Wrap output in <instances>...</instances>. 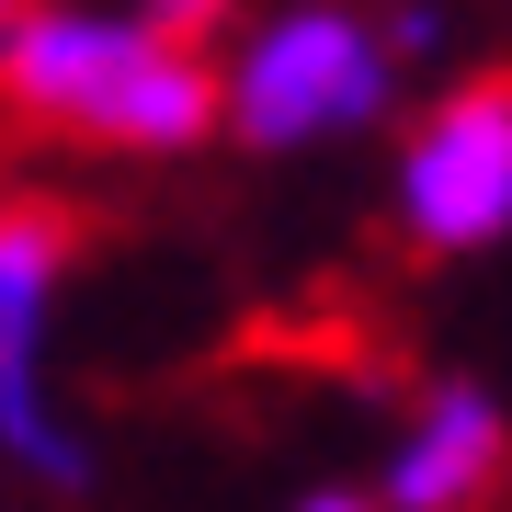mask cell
<instances>
[{
	"label": "cell",
	"mask_w": 512,
	"mask_h": 512,
	"mask_svg": "<svg viewBox=\"0 0 512 512\" xmlns=\"http://www.w3.org/2000/svg\"><path fill=\"white\" fill-rule=\"evenodd\" d=\"M228 103H239V137H262V148L342 137V126H365V114L387 103V46L353 12H285V23L251 35Z\"/></svg>",
	"instance_id": "cell-1"
},
{
	"label": "cell",
	"mask_w": 512,
	"mask_h": 512,
	"mask_svg": "<svg viewBox=\"0 0 512 512\" xmlns=\"http://www.w3.org/2000/svg\"><path fill=\"white\" fill-rule=\"evenodd\" d=\"M490 478H501V410H490V387H433L421 433L399 444V467H387L399 512H478Z\"/></svg>",
	"instance_id": "cell-4"
},
{
	"label": "cell",
	"mask_w": 512,
	"mask_h": 512,
	"mask_svg": "<svg viewBox=\"0 0 512 512\" xmlns=\"http://www.w3.org/2000/svg\"><path fill=\"white\" fill-rule=\"evenodd\" d=\"M399 205H410V239H433V251L501 239L512 217V92L501 80H456L433 103V126L399 160Z\"/></svg>",
	"instance_id": "cell-2"
},
{
	"label": "cell",
	"mask_w": 512,
	"mask_h": 512,
	"mask_svg": "<svg viewBox=\"0 0 512 512\" xmlns=\"http://www.w3.org/2000/svg\"><path fill=\"white\" fill-rule=\"evenodd\" d=\"M205 126H217V69L194 46H171V35H148L137 69L114 80V103L92 114V137H126V148H183Z\"/></svg>",
	"instance_id": "cell-5"
},
{
	"label": "cell",
	"mask_w": 512,
	"mask_h": 512,
	"mask_svg": "<svg viewBox=\"0 0 512 512\" xmlns=\"http://www.w3.org/2000/svg\"><path fill=\"white\" fill-rule=\"evenodd\" d=\"M308 512H376V501H342V490H330V501H308Z\"/></svg>",
	"instance_id": "cell-6"
},
{
	"label": "cell",
	"mask_w": 512,
	"mask_h": 512,
	"mask_svg": "<svg viewBox=\"0 0 512 512\" xmlns=\"http://www.w3.org/2000/svg\"><path fill=\"white\" fill-rule=\"evenodd\" d=\"M148 23H103V12H35V23H0V92L23 114H57V126L92 137V114L114 103V80L137 69Z\"/></svg>",
	"instance_id": "cell-3"
}]
</instances>
